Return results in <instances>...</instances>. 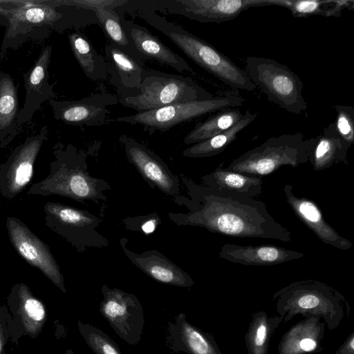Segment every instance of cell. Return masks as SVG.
Wrapping results in <instances>:
<instances>
[{
	"mask_svg": "<svg viewBox=\"0 0 354 354\" xmlns=\"http://www.w3.org/2000/svg\"><path fill=\"white\" fill-rule=\"evenodd\" d=\"M257 113L246 111L242 118L229 129L218 133L202 142L194 144L183 151V156L187 158H207L223 152L234 140L237 135L251 124L257 118Z\"/></svg>",
	"mask_w": 354,
	"mask_h": 354,
	"instance_id": "83f0119b",
	"label": "cell"
},
{
	"mask_svg": "<svg viewBox=\"0 0 354 354\" xmlns=\"http://www.w3.org/2000/svg\"><path fill=\"white\" fill-rule=\"evenodd\" d=\"M337 113L335 127L340 137L351 144L354 143V109L351 106L337 104L333 106Z\"/></svg>",
	"mask_w": 354,
	"mask_h": 354,
	"instance_id": "d590c367",
	"label": "cell"
},
{
	"mask_svg": "<svg viewBox=\"0 0 354 354\" xmlns=\"http://www.w3.org/2000/svg\"><path fill=\"white\" fill-rule=\"evenodd\" d=\"M245 71L269 101L293 114L307 109L304 83L287 66L272 59L250 56L245 59Z\"/></svg>",
	"mask_w": 354,
	"mask_h": 354,
	"instance_id": "52a82bcc",
	"label": "cell"
},
{
	"mask_svg": "<svg viewBox=\"0 0 354 354\" xmlns=\"http://www.w3.org/2000/svg\"><path fill=\"white\" fill-rule=\"evenodd\" d=\"M73 55L87 77L92 80H104L108 75L105 59L100 55L88 39L80 32L68 35Z\"/></svg>",
	"mask_w": 354,
	"mask_h": 354,
	"instance_id": "f1b7e54d",
	"label": "cell"
},
{
	"mask_svg": "<svg viewBox=\"0 0 354 354\" xmlns=\"http://www.w3.org/2000/svg\"><path fill=\"white\" fill-rule=\"evenodd\" d=\"M308 161L315 171H322L335 165H348V152L351 145L337 132L334 122L326 127L322 134L310 138Z\"/></svg>",
	"mask_w": 354,
	"mask_h": 354,
	"instance_id": "d4e9b609",
	"label": "cell"
},
{
	"mask_svg": "<svg viewBox=\"0 0 354 354\" xmlns=\"http://www.w3.org/2000/svg\"><path fill=\"white\" fill-rule=\"evenodd\" d=\"M100 25L109 43L120 48L126 53L142 61L143 57L127 37L120 23V16L115 9L98 8L94 11Z\"/></svg>",
	"mask_w": 354,
	"mask_h": 354,
	"instance_id": "d6a6232c",
	"label": "cell"
},
{
	"mask_svg": "<svg viewBox=\"0 0 354 354\" xmlns=\"http://www.w3.org/2000/svg\"><path fill=\"white\" fill-rule=\"evenodd\" d=\"M160 223V216L156 212L147 215L127 217L123 220L127 230L141 232L145 234H150L153 232Z\"/></svg>",
	"mask_w": 354,
	"mask_h": 354,
	"instance_id": "8d00e7d4",
	"label": "cell"
},
{
	"mask_svg": "<svg viewBox=\"0 0 354 354\" xmlns=\"http://www.w3.org/2000/svg\"><path fill=\"white\" fill-rule=\"evenodd\" d=\"M51 51V46L46 47L34 66L24 75L26 102L24 108L18 113L17 126L28 120L42 102L54 95L53 88L48 82V68Z\"/></svg>",
	"mask_w": 354,
	"mask_h": 354,
	"instance_id": "603a6c76",
	"label": "cell"
},
{
	"mask_svg": "<svg viewBox=\"0 0 354 354\" xmlns=\"http://www.w3.org/2000/svg\"><path fill=\"white\" fill-rule=\"evenodd\" d=\"M17 7L8 9L6 17L9 21L8 36L28 32L33 27L51 24L61 19L63 14L49 4L37 1H12Z\"/></svg>",
	"mask_w": 354,
	"mask_h": 354,
	"instance_id": "484cf974",
	"label": "cell"
},
{
	"mask_svg": "<svg viewBox=\"0 0 354 354\" xmlns=\"http://www.w3.org/2000/svg\"><path fill=\"white\" fill-rule=\"evenodd\" d=\"M310 142L299 132L270 137L233 159L225 169L262 177L283 166L297 167L308 161Z\"/></svg>",
	"mask_w": 354,
	"mask_h": 354,
	"instance_id": "5b68a950",
	"label": "cell"
},
{
	"mask_svg": "<svg viewBox=\"0 0 354 354\" xmlns=\"http://www.w3.org/2000/svg\"><path fill=\"white\" fill-rule=\"evenodd\" d=\"M50 164L48 175L28 189L27 194L67 197L80 203L106 201L104 192L111 189L106 180L92 176L88 171L86 155L75 147H59Z\"/></svg>",
	"mask_w": 354,
	"mask_h": 354,
	"instance_id": "3957f363",
	"label": "cell"
},
{
	"mask_svg": "<svg viewBox=\"0 0 354 354\" xmlns=\"http://www.w3.org/2000/svg\"><path fill=\"white\" fill-rule=\"evenodd\" d=\"M245 100L234 92L209 100H196L170 104L159 109L138 112L136 114L120 116L115 122L139 124L145 131L165 132L178 124L189 121L203 115L225 109L241 106Z\"/></svg>",
	"mask_w": 354,
	"mask_h": 354,
	"instance_id": "ba28073f",
	"label": "cell"
},
{
	"mask_svg": "<svg viewBox=\"0 0 354 354\" xmlns=\"http://www.w3.org/2000/svg\"><path fill=\"white\" fill-rule=\"evenodd\" d=\"M2 3H3V1H0V15L6 17L8 13V9L7 10V9H4L3 8H2L1 5Z\"/></svg>",
	"mask_w": 354,
	"mask_h": 354,
	"instance_id": "60d3db41",
	"label": "cell"
},
{
	"mask_svg": "<svg viewBox=\"0 0 354 354\" xmlns=\"http://www.w3.org/2000/svg\"><path fill=\"white\" fill-rule=\"evenodd\" d=\"M101 292V315L120 339L130 345L138 344L143 333L145 316L138 297L119 288H111L106 284L102 286Z\"/></svg>",
	"mask_w": 354,
	"mask_h": 354,
	"instance_id": "30bf717a",
	"label": "cell"
},
{
	"mask_svg": "<svg viewBox=\"0 0 354 354\" xmlns=\"http://www.w3.org/2000/svg\"><path fill=\"white\" fill-rule=\"evenodd\" d=\"M62 354H75V353L71 348H69V349L66 350L64 353H63Z\"/></svg>",
	"mask_w": 354,
	"mask_h": 354,
	"instance_id": "b9f144b4",
	"label": "cell"
},
{
	"mask_svg": "<svg viewBox=\"0 0 354 354\" xmlns=\"http://www.w3.org/2000/svg\"><path fill=\"white\" fill-rule=\"evenodd\" d=\"M220 258L244 266H272L299 259L304 253L274 245H239L225 243Z\"/></svg>",
	"mask_w": 354,
	"mask_h": 354,
	"instance_id": "7402d4cb",
	"label": "cell"
},
{
	"mask_svg": "<svg viewBox=\"0 0 354 354\" xmlns=\"http://www.w3.org/2000/svg\"><path fill=\"white\" fill-rule=\"evenodd\" d=\"M180 178L188 196L178 195L174 198L189 211L168 214L169 218L177 225L201 227L235 238L290 241V232L274 220L263 202L241 194L212 190L183 174Z\"/></svg>",
	"mask_w": 354,
	"mask_h": 354,
	"instance_id": "6da1fadb",
	"label": "cell"
},
{
	"mask_svg": "<svg viewBox=\"0 0 354 354\" xmlns=\"http://www.w3.org/2000/svg\"><path fill=\"white\" fill-rule=\"evenodd\" d=\"M6 227L16 252L66 293L64 277L49 247L18 218L8 216Z\"/></svg>",
	"mask_w": 354,
	"mask_h": 354,
	"instance_id": "7c38bea8",
	"label": "cell"
},
{
	"mask_svg": "<svg viewBox=\"0 0 354 354\" xmlns=\"http://www.w3.org/2000/svg\"><path fill=\"white\" fill-rule=\"evenodd\" d=\"M272 6L289 10L294 17L311 16L339 17L344 9L353 10V0H272Z\"/></svg>",
	"mask_w": 354,
	"mask_h": 354,
	"instance_id": "f546056e",
	"label": "cell"
},
{
	"mask_svg": "<svg viewBox=\"0 0 354 354\" xmlns=\"http://www.w3.org/2000/svg\"><path fill=\"white\" fill-rule=\"evenodd\" d=\"M123 10L144 19L177 46L189 58L225 84L248 91L257 87L246 72L203 39L156 13L151 1H128Z\"/></svg>",
	"mask_w": 354,
	"mask_h": 354,
	"instance_id": "7a4b0ae2",
	"label": "cell"
},
{
	"mask_svg": "<svg viewBox=\"0 0 354 354\" xmlns=\"http://www.w3.org/2000/svg\"><path fill=\"white\" fill-rule=\"evenodd\" d=\"M77 328L95 354H123L115 341L99 328L78 320Z\"/></svg>",
	"mask_w": 354,
	"mask_h": 354,
	"instance_id": "e575fe53",
	"label": "cell"
},
{
	"mask_svg": "<svg viewBox=\"0 0 354 354\" xmlns=\"http://www.w3.org/2000/svg\"><path fill=\"white\" fill-rule=\"evenodd\" d=\"M128 0H65L54 1L57 6H68L93 10L98 8L116 9L127 2Z\"/></svg>",
	"mask_w": 354,
	"mask_h": 354,
	"instance_id": "74e56055",
	"label": "cell"
},
{
	"mask_svg": "<svg viewBox=\"0 0 354 354\" xmlns=\"http://www.w3.org/2000/svg\"><path fill=\"white\" fill-rule=\"evenodd\" d=\"M44 210L46 225L78 252L109 245L107 239L97 230L100 218L88 211L57 202H48Z\"/></svg>",
	"mask_w": 354,
	"mask_h": 354,
	"instance_id": "9c48e42d",
	"label": "cell"
},
{
	"mask_svg": "<svg viewBox=\"0 0 354 354\" xmlns=\"http://www.w3.org/2000/svg\"><path fill=\"white\" fill-rule=\"evenodd\" d=\"M120 23L127 37L144 59L155 60L180 73L192 72L191 66L182 57L165 46L147 28L121 16Z\"/></svg>",
	"mask_w": 354,
	"mask_h": 354,
	"instance_id": "ffe728a7",
	"label": "cell"
},
{
	"mask_svg": "<svg viewBox=\"0 0 354 354\" xmlns=\"http://www.w3.org/2000/svg\"><path fill=\"white\" fill-rule=\"evenodd\" d=\"M203 185L218 192L234 193L255 198L262 192V177L250 176L219 167L201 177Z\"/></svg>",
	"mask_w": 354,
	"mask_h": 354,
	"instance_id": "4316f807",
	"label": "cell"
},
{
	"mask_svg": "<svg viewBox=\"0 0 354 354\" xmlns=\"http://www.w3.org/2000/svg\"><path fill=\"white\" fill-rule=\"evenodd\" d=\"M104 52L110 82L116 88L120 97L137 95L145 71L143 62L111 43L105 46Z\"/></svg>",
	"mask_w": 354,
	"mask_h": 354,
	"instance_id": "44dd1931",
	"label": "cell"
},
{
	"mask_svg": "<svg viewBox=\"0 0 354 354\" xmlns=\"http://www.w3.org/2000/svg\"><path fill=\"white\" fill-rule=\"evenodd\" d=\"M19 112L17 90L12 79L0 73V134L11 133Z\"/></svg>",
	"mask_w": 354,
	"mask_h": 354,
	"instance_id": "836d02e7",
	"label": "cell"
},
{
	"mask_svg": "<svg viewBox=\"0 0 354 354\" xmlns=\"http://www.w3.org/2000/svg\"><path fill=\"white\" fill-rule=\"evenodd\" d=\"M283 320V317L269 316L265 311L254 313L245 335L248 354H268L270 339Z\"/></svg>",
	"mask_w": 354,
	"mask_h": 354,
	"instance_id": "4dcf8cb0",
	"label": "cell"
},
{
	"mask_svg": "<svg viewBox=\"0 0 354 354\" xmlns=\"http://www.w3.org/2000/svg\"><path fill=\"white\" fill-rule=\"evenodd\" d=\"M47 128L39 134L27 138L17 147L0 167V194L14 198L26 187L32 178L34 165L42 144L46 139Z\"/></svg>",
	"mask_w": 354,
	"mask_h": 354,
	"instance_id": "4fadbf2b",
	"label": "cell"
},
{
	"mask_svg": "<svg viewBox=\"0 0 354 354\" xmlns=\"http://www.w3.org/2000/svg\"><path fill=\"white\" fill-rule=\"evenodd\" d=\"M50 102L57 120L68 124L96 126L110 121L107 107L118 104V98L110 93H98L80 100Z\"/></svg>",
	"mask_w": 354,
	"mask_h": 354,
	"instance_id": "2e32d148",
	"label": "cell"
},
{
	"mask_svg": "<svg viewBox=\"0 0 354 354\" xmlns=\"http://www.w3.org/2000/svg\"><path fill=\"white\" fill-rule=\"evenodd\" d=\"M120 245L131 263L155 281L181 288H191L194 285V281L187 272L159 251L151 250L136 253L125 246L123 239Z\"/></svg>",
	"mask_w": 354,
	"mask_h": 354,
	"instance_id": "d6986e66",
	"label": "cell"
},
{
	"mask_svg": "<svg viewBox=\"0 0 354 354\" xmlns=\"http://www.w3.org/2000/svg\"><path fill=\"white\" fill-rule=\"evenodd\" d=\"M119 141L128 160L151 187L157 188L169 196L179 195V178L159 156L127 135L121 136Z\"/></svg>",
	"mask_w": 354,
	"mask_h": 354,
	"instance_id": "9a60e30c",
	"label": "cell"
},
{
	"mask_svg": "<svg viewBox=\"0 0 354 354\" xmlns=\"http://www.w3.org/2000/svg\"><path fill=\"white\" fill-rule=\"evenodd\" d=\"M214 97L191 77L145 69L140 93L132 97H119L118 102L138 113Z\"/></svg>",
	"mask_w": 354,
	"mask_h": 354,
	"instance_id": "8992f818",
	"label": "cell"
},
{
	"mask_svg": "<svg viewBox=\"0 0 354 354\" xmlns=\"http://www.w3.org/2000/svg\"><path fill=\"white\" fill-rule=\"evenodd\" d=\"M325 322L321 317H304L281 337L278 354H311L322 351Z\"/></svg>",
	"mask_w": 354,
	"mask_h": 354,
	"instance_id": "cb8c5ba5",
	"label": "cell"
},
{
	"mask_svg": "<svg viewBox=\"0 0 354 354\" xmlns=\"http://www.w3.org/2000/svg\"><path fill=\"white\" fill-rule=\"evenodd\" d=\"M151 2L156 10H165L202 23L217 24L232 20L250 8L272 6L271 0H161Z\"/></svg>",
	"mask_w": 354,
	"mask_h": 354,
	"instance_id": "8fae6325",
	"label": "cell"
},
{
	"mask_svg": "<svg viewBox=\"0 0 354 354\" xmlns=\"http://www.w3.org/2000/svg\"><path fill=\"white\" fill-rule=\"evenodd\" d=\"M287 203L295 214L325 244L342 250L350 249L353 244L343 237L324 219L322 212L317 204L305 197L299 196L293 192L290 184L283 187Z\"/></svg>",
	"mask_w": 354,
	"mask_h": 354,
	"instance_id": "ac0fdd59",
	"label": "cell"
},
{
	"mask_svg": "<svg viewBox=\"0 0 354 354\" xmlns=\"http://www.w3.org/2000/svg\"><path fill=\"white\" fill-rule=\"evenodd\" d=\"M10 318V339L13 342L25 335L35 338L42 330L47 319L45 304L23 282L11 288L8 297Z\"/></svg>",
	"mask_w": 354,
	"mask_h": 354,
	"instance_id": "5bb4252c",
	"label": "cell"
},
{
	"mask_svg": "<svg viewBox=\"0 0 354 354\" xmlns=\"http://www.w3.org/2000/svg\"><path fill=\"white\" fill-rule=\"evenodd\" d=\"M335 354H354V332H351Z\"/></svg>",
	"mask_w": 354,
	"mask_h": 354,
	"instance_id": "ab89813d",
	"label": "cell"
},
{
	"mask_svg": "<svg viewBox=\"0 0 354 354\" xmlns=\"http://www.w3.org/2000/svg\"><path fill=\"white\" fill-rule=\"evenodd\" d=\"M239 109L221 110L203 122H198L184 138L186 145H194L223 132L236 124L243 117Z\"/></svg>",
	"mask_w": 354,
	"mask_h": 354,
	"instance_id": "1f68e13d",
	"label": "cell"
},
{
	"mask_svg": "<svg viewBox=\"0 0 354 354\" xmlns=\"http://www.w3.org/2000/svg\"><path fill=\"white\" fill-rule=\"evenodd\" d=\"M165 339L174 354H222L214 335L192 324L183 313L167 322Z\"/></svg>",
	"mask_w": 354,
	"mask_h": 354,
	"instance_id": "e0dca14e",
	"label": "cell"
},
{
	"mask_svg": "<svg viewBox=\"0 0 354 354\" xmlns=\"http://www.w3.org/2000/svg\"><path fill=\"white\" fill-rule=\"evenodd\" d=\"M10 320L8 310L0 306V354L4 353L6 342L10 338Z\"/></svg>",
	"mask_w": 354,
	"mask_h": 354,
	"instance_id": "f35d334b",
	"label": "cell"
},
{
	"mask_svg": "<svg viewBox=\"0 0 354 354\" xmlns=\"http://www.w3.org/2000/svg\"><path fill=\"white\" fill-rule=\"evenodd\" d=\"M276 310L286 323L297 315L322 317L328 328L335 329L351 308L338 290L322 281L304 279L292 282L273 294Z\"/></svg>",
	"mask_w": 354,
	"mask_h": 354,
	"instance_id": "277c9868",
	"label": "cell"
}]
</instances>
